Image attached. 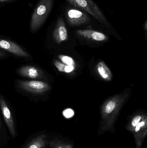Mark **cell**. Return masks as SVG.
<instances>
[{"label":"cell","instance_id":"obj_1","mask_svg":"<svg viewBox=\"0 0 147 148\" xmlns=\"http://www.w3.org/2000/svg\"><path fill=\"white\" fill-rule=\"evenodd\" d=\"M54 0H39L35 8L30 20V29L34 33L39 30L49 17Z\"/></svg>","mask_w":147,"mask_h":148},{"label":"cell","instance_id":"obj_2","mask_svg":"<svg viewBox=\"0 0 147 148\" xmlns=\"http://www.w3.org/2000/svg\"><path fill=\"white\" fill-rule=\"evenodd\" d=\"M76 8L85 11L94 17L99 22L109 27L110 23L103 12L93 0H65Z\"/></svg>","mask_w":147,"mask_h":148},{"label":"cell","instance_id":"obj_3","mask_svg":"<svg viewBox=\"0 0 147 148\" xmlns=\"http://www.w3.org/2000/svg\"><path fill=\"white\" fill-rule=\"evenodd\" d=\"M65 18L68 25L71 27L86 25L91 22V18L88 14L77 8H71L66 10Z\"/></svg>","mask_w":147,"mask_h":148},{"label":"cell","instance_id":"obj_4","mask_svg":"<svg viewBox=\"0 0 147 148\" xmlns=\"http://www.w3.org/2000/svg\"><path fill=\"white\" fill-rule=\"evenodd\" d=\"M17 82L20 88L34 94H42L51 89L48 84L41 81L19 80Z\"/></svg>","mask_w":147,"mask_h":148},{"label":"cell","instance_id":"obj_5","mask_svg":"<svg viewBox=\"0 0 147 148\" xmlns=\"http://www.w3.org/2000/svg\"><path fill=\"white\" fill-rule=\"evenodd\" d=\"M53 37L58 44H60L68 40V31L65 22L62 17H59L56 22L53 32Z\"/></svg>","mask_w":147,"mask_h":148},{"label":"cell","instance_id":"obj_6","mask_svg":"<svg viewBox=\"0 0 147 148\" xmlns=\"http://www.w3.org/2000/svg\"><path fill=\"white\" fill-rule=\"evenodd\" d=\"M0 107L3 119L8 128L9 133L13 137H15L16 136V132L11 112L7 104L1 95H0Z\"/></svg>","mask_w":147,"mask_h":148},{"label":"cell","instance_id":"obj_7","mask_svg":"<svg viewBox=\"0 0 147 148\" xmlns=\"http://www.w3.org/2000/svg\"><path fill=\"white\" fill-rule=\"evenodd\" d=\"M0 48L5 49L11 53L23 57H29V55L19 45L8 40L0 39Z\"/></svg>","mask_w":147,"mask_h":148},{"label":"cell","instance_id":"obj_8","mask_svg":"<svg viewBox=\"0 0 147 148\" xmlns=\"http://www.w3.org/2000/svg\"><path fill=\"white\" fill-rule=\"evenodd\" d=\"M79 36L97 42H103L107 40L108 36L102 32L91 29H79L76 31Z\"/></svg>","mask_w":147,"mask_h":148},{"label":"cell","instance_id":"obj_9","mask_svg":"<svg viewBox=\"0 0 147 148\" xmlns=\"http://www.w3.org/2000/svg\"><path fill=\"white\" fill-rule=\"evenodd\" d=\"M20 75L33 79H41L44 76L43 72L39 69L33 66H26L17 70Z\"/></svg>","mask_w":147,"mask_h":148},{"label":"cell","instance_id":"obj_10","mask_svg":"<svg viewBox=\"0 0 147 148\" xmlns=\"http://www.w3.org/2000/svg\"><path fill=\"white\" fill-rule=\"evenodd\" d=\"M97 71L100 77L105 81L109 82L112 79V73L108 67L103 61L99 62L97 65Z\"/></svg>","mask_w":147,"mask_h":148},{"label":"cell","instance_id":"obj_11","mask_svg":"<svg viewBox=\"0 0 147 148\" xmlns=\"http://www.w3.org/2000/svg\"><path fill=\"white\" fill-rule=\"evenodd\" d=\"M46 143L45 135L41 134L32 140L25 148H45Z\"/></svg>","mask_w":147,"mask_h":148},{"label":"cell","instance_id":"obj_12","mask_svg":"<svg viewBox=\"0 0 147 148\" xmlns=\"http://www.w3.org/2000/svg\"><path fill=\"white\" fill-rule=\"evenodd\" d=\"M53 63L58 70L61 73H70L73 72L76 69V67L67 66L58 60H54Z\"/></svg>","mask_w":147,"mask_h":148},{"label":"cell","instance_id":"obj_13","mask_svg":"<svg viewBox=\"0 0 147 148\" xmlns=\"http://www.w3.org/2000/svg\"><path fill=\"white\" fill-rule=\"evenodd\" d=\"M58 58L61 62L67 66L76 67V62L71 57L64 55L60 54L58 56Z\"/></svg>","mask_w":147,"mask_h":148},{"label":"cell","instance_id":"obj_14","mask_svg":"<svg viewBox=\"0 0 147 148\" xmlns=\"http://www.w3.org/2000/svg\"><path fill=\"white\" fill-rule=\"evenodd\" d=\"M63 115L65 118H70L74 115V111L71 108H66L63 111Z\"/></svg>","mask_w":147,"mask_h":148},{"label":"cell","instance_id":"obj_15","mask_svg":"<svg viewBox=\"0 0 147 148\" xmlns=\"http://www.w3.org/2000/svg\"><path fill=\"white\" fill-rule=\"evenodd\" d=\"M142 119V116L140 115H137L133 119L132 122V126L135 127L136 125L140 122Z\"/></svg>","mask_w":147,"mask_h":148},{"label":"cell","instance_id":"obj_16","mask_svg":"<svg viewBox=\"0 0 147 148\" xmlns=\"http://www.w3.org/2000/svg\"><path fill=\"white\" fill-rule=\"evenodd\" d=\"M145 125V122L144 121L139 123L136 125V127H135V131H136V132H138V131H139L140 130V129L142 127H143Z\"/></svg>","mask_w":147,"mask_h":148},{"label":"cell","instance_id":"obj_17","mask_svg":"<svg viewBox=\"0 0 147 148\" xmlns=\"http://www.w3.org/2000/svg\"><path fill=\"white\" fill-rule=\"evenodd\" d=\"M17 1V0H0V3L11 2L15 1Z\"/></svg>","mask_w":147,"mask_h":148},{"label":"cell","instance_id":"obj_18","mask_svg":"<svg viewBox=\"0 0 147 148\" xmlns=\"http://www.w3.org/2000/svg\"><path fill=\"white\" fill-rule=\"evenodd\" d=\"M144 29H145V31L146 32L147 30V21H145V23H144Z\"/></svg>","mask_w":147,"mask_h":148},{"label":"cell","instance_id":"obj_19","mask_svg":"<svg viewBox=\"0 0 147 148\" xmlns=\"http://www.w3.org/2000/svg\"><path fill=\"white\" fill-rule=\"evenodd\" d=\"M5 55V53H3V52H2V51H0V58L3 57V56H4Z\"/></svg>","mask_w":147,"mask_h":148},{"label":"cell","instance_id":"obj_20","mask_svg":"<svg viewBox=\"0 0 147 148\" xmlns=\"http://www.w3.org/2000/svg\"><path fill=\"white\" fill-rule=\"evenodd\" d=\"M1 121H0V128H1Z\"/></svg>","mask_w":147,"mask_h":148},{"label":"cell","instance_id":"obj_21","mask_svg":"<svg viewBox=\"0 0 147 148\" xmlns=\"http://www.w3.org/2000/svg\"><path fill=\"white\" fill-rule=\"evenodd\" d=\"M62 148L61 147H58V148Z\"/></svg>","mask_w":147,"mask_h":148}]
</instances>
